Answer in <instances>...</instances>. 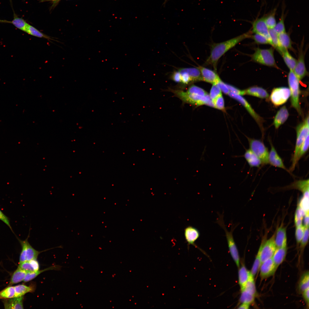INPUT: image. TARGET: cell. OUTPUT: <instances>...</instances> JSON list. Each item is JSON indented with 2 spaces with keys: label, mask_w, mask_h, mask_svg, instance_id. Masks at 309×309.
I'll use <instances>...</instances> for the list:
<instances>
[{
  "label": "cell",
  "mask_w": 309,
  "mask_h": 309,
  "mask_svg": "<svg viewBox=\"0 0 309 309\" xmlns=\"http://www.w3.org/2000/svg\"><path fill=\"white\" fill-rule=\"evenodd\" d=\"M303 40L302 41L298 50V60L293 71L299 80H301L308 74L305 63V52L303 50Z\"/></svg>",
  "instance_id": "obj_12"
},
{
  "label": "cell",
  "mask_w": 309,
  "mask_h": 309,
  "mask_svg": "<svg viewBox=\"0 0 309 309\" xmlns=\"http://www.w3.org/2000/svg\"><path fill=\"white\" fill-rule=\"evenodd\" d=\"M171 78L175 82L180 84L181 80V74L178 71H174L172 73Z\"/></svg>",
  "instance_id": "obj_54"
},
{
  "label": "cell",
  "mask_w": 309,
  "mask_h": 309,
  "mask_svg": "<svg viewBox=\"0 0 309 309\" xmlns=\"http://www.w3.org/2000/svg\"><path fill=\"white\" fill-rule=\"evenodd\" d=\"M280 54L290 70L293 71L296 64L297 60L291 56L287 49H283Z\"/></svg>",
  "instance_id": "obj_28"
},
{
  "label": "cell",
  "mask_w": 309,
  "mask_h": 309,
  "mask_svg": "<svg viewBox=\"0 0 309 309\" xmlns=\"http://www.w3.org/2000/svg\"><path fill=\"white\" fill-rule=\"evenodd\" d=\"M15 290V297L23 296L28 292H31L34 290V288L32 286H27L24 284H19L14 286Z\"/></svg>",
  "instance_id": "obj_32"
},
{
  "label": "cell",
  "mask_w": 309,
  "mask_h": 309,
  "mask_svg": "<svg viewBox=\"0 0 309 309\" xmlns=\"http://www.w3.org/2000/svg\"><path fill=\"white\" fill-rule=\"evenodd\" d=\"M274 241L276 248L287 247L286 229L282 225L275 234Z\"/></svg>",
  "instance_id": "obj_18"
},
{
  "label": "cell",
  "mask_w": 309,
  "mask_h": 309,
  "mask_svg": "<svg viewBox=\"0 0 309 309\" xmlns=\"http://www.w3.org/2000/svg\"><path fill=\"white\" fill-rule=\"evenodd\" d=\"M284 9H282L281 17L279 21L276 24L274 29L279 34L286 31L284 25L285 15L284 14Z\"/></svg>",
  "instance_id": "obj_42"
},
{
  "label": "cell",
  "mask_w": 309,
  "mask_h": 309,
  "mask_svg": "<svg viewBox=\"0 0 309 309\" xmlns=\"http://www.w3.org/2000/svg\"><path fill=\"white\" fill-rule=\"evenodd\" d=\"M23 296L14 297L3 301L5 309H23Z\"/></svg>",
  "instance_id": "obj_20"
},
{
  "label": "cell",
  "mask_w": 309,
  "mask_h": 309,
  "mask_svg": "<svg viewBox=\"0 0 309 309\" xmlns=\"http://www.w3.org/2000/svg\"><path fill=\"white\" fill-rule=\"evenodd\" d=\"M288 82L290 92L292 106L300 114L302 112L299 100L300 90V80L293 71L290 70L288 75Z\"/></svg>",
  "instance_id": "obj_5"
},
{
  "label": "cell",
  "mask_w": 309,
  "mask_h": 309,
  "mask_svg": "<svg viewBox=\"0 0 309 309\" xmlns=\"http://www.w3.org/2000/svg\"><path fill=\"white\" fill-rule=\"evenodd\" d=\"M287 251V247L276 248L272 258L277 268L285 259Z\"/></svg>",
  "instance_id": "obj_25"
},
{
  "label": "cell",
  "mask_w": 309,
  "mask_h": 309,
  "mask_svg": "<svg viewBox=\"0 0 309 309\" xmlns=\"http://www.w3.org/2000/svg\"><path fill=\"white\" fill-rule=\"evenodd\" d=\"M0 220L6 224L10 229L11 231L14 233L11 227L9 218L6 216L0 209Z\"/></svg>",
  "instance_id": "obj_51"
},
{
  "label": "cell",
  "mask_w": 309,
  "mask_h": 309,
  "mask_svg": "<svg viewBox=\"0 0 309 309\" xmlns=\"http://www.w3.org/2000/svg\"><path fill=\"white\" fill-rule=\"evenodd\" d=\"M243 290L246 291L255 296L256 295L257 292L254 277L252 276L251 272L245 288Z\"/></svg>",
  "instance_id": "obj_35"
},
{
  "label": "cell",
  "mask_w": 309,
  "mask_h": 309,
  "mask_svg": "<svg viewBox=\"0 0 309 309\" xmlns=\"http://www.w3.org/2000/svg\"><path fill=\"white\" fill-rule=\"evenodd\" d=\"M230 97L236 100L246 109L259 125L262 132L264 131L263 126V119L256 112L247 101L241 95L233 93L230 92L228 94Z\"/></svg>",
  "instance_id": "obj_11"
},
{
  "label": "cell",
  "mask_w": 309,
  "mask_h": 309,
  "mask_svg": "<svg viewBox=\"0 0 309 309\" xmlns=\"http://www.w3.org/2000/svg\"><path fill=\"white\" fill-rule=\"evenodd\" d=\"M11 22L16 27L24 32L28 24L23 19L17 17H14Z\"/></svg>",
  "instance_id": "obj_43"
},
{
  "label": "cell",
  "mask_w": 309,
  "mask_h": 309,
  "mask_svg": "<svg viewBox=\"0 0 309 309\" xmlns=\"http://www.w3.org/2000/svg\"><path fill=\"white\" fill-rule=\"evenodd\" d=\"M251 33V31L248 32L227 41L213 44L211 46L210 54L205 65H211L216 69L217 62L221 57L243 40L250 38Z\"/></svg>",
  "instance_id": "obj_1"
},
{
  "label": "cell",
  "mask_w": 309,
  "mask_h": 309,
  "mask_svg": "<svg viewBox=\"0 0 309 309\" xmlns=\"http://www.w3.org/2000/svg\"><path fill=\"white\" fill-rule=\"evenodd\" d=\"M309 239V227H305L303 237L300 242V250L302 253L304 248L306 245Z\"/></svg>",
  "instance_id": "obj_47"
},
{
  "label": "cell",
  "mask_w": 309,
  "mask_h": 309,
  "mask_svg": "<svg viewBox=\"0 0 309 309\" xmlns=\"http://www.w3.org/2000/svg\"><path fill=\"white\" fill-rule=\"evenodd\" d=\"M252 25L251 32L264 36L268 40L272 45L269 29L265 22L264 17L257 19L252 22Z\"/></svg>",
  "instance_id": "obj_13"
},
{
  "label": "cell",
  "mask_w": 309,
  "mask_h": 309,
  "mask_svg": "<svg viewBox=\"0 0 309 309\" xmlns=\"http://www.w3.org/2000/svg\"><path fill=\"white\" fill-rule=\"evenodd\" d=\"M288 188L298 189L301 191L302 193L309 191V180L296 181Z\"/></svg>",
  "instance_id": "obj_29"
},
{
  "label": "cell",
  "mask_w": 309,
  "mask_h": 309,
  "mask_svg": "<svg viewBox=\"0 0 309 309\" xmlns=\"http://www.w3.org/2000/svg\"><path fill=\"white\" fill-rule=\"evenodd\" d=\"M15 296L14 286H9L0 291V299L11 298L14 297Z\"/></svg>",
  "instance_id": "obj_37"
},
{
  "label": "cell",
  "mask_w": 309,
  "mask_h": 309,
  "mask_svg": "<svg viewBox=\"0 0 309 309\" xmlns=\"http://www.w3.org/2000/svg\"><path fill=\"white\" fill-rule=\"evenodd\" d=\"M18 268L27 272H35L29 261H25L19 264Z\"/></svg>",
  "instance_id": "obj_50"
},
{
  "label": "cell",
  "mask_w": 309,
  "mask_h": 309,
  "mask_svg": "<svg viewBox=\"0 0 309 309\" xmlns=\"http://www.w3.org/2000/svg\"><path fill=\"white\" fill-rule=\"evenodd\" d=\"M309 142L308 134L300 147L294 161L292 163L289 169V172H292L294 171L299 160L306 153L309 148Z\"/></svg>",
  "instance_id": "obj_22"
},
{
  "label": "cell",
  "mask_w": 309,
  "mask_h": 309,
  "mask_svg": "<svg viewBox=\"0 0 309 309\" xmlns=\"http://www.w3.org/2000/svg\"><path fill=\"white\" fill-rule=\"evenodd\" d=\"M274 48L272 47L267 49L256 48L251 56V60L262 65L279 69L274 59Z\"/></svg>",
  "instance_id": "obj_4"
},
{
  "label": "cell",
  "mask_w": 309,
  "mask_h": 309,
  "mask_svg": "<svg viewBox=\"0 0 309 309\" xmlns=\"http://www.w3.org/2000/svg\"><path fill=\"white\" fill-rule=\"evenodd\" d=\"M278 39L280 48L294 51L292 46V42L288 33L285 32L279 34Z\"/></svg>",
  "instance_id": "obj_24"
},
{
  "label": "cell",
  "mask_w": 309,
  "mask_h": 309,
  "mask_svg": "<svg viewBox=\"0 0 309 309\" xmlns=\"http://www.w3.org/2000/svg\"><path fill=\"white\" fill-rule=\"evenodd\" d=\"M238 270V282L241 290H243L248 279L250 271L247 269L243 265H242Z\"/></svg>",
  "instance_id": "obj_26"
},
{
  "label": "cell",
  "mask_w": 309,
  "mask_h": 309,
  "mask_svg": "<svg viewBox=\"0 0 309 309\" xmlns=\"http://www.w3.org/2000/svg\"><path fill=\"white\" fill-rule=\"evenodd\" d=\"M269 33L270 36L272 46L275 48L279 53L282 49L280 46L278 39V34L274 28L269 29Z\"/></svg>",
  "instance_id": "obj_38"
},
{
  "label": "cell",
  "mask_w": 309,
  "mask_h": 309,
  "mask_svg": "<svg viewBox=\"0 0 309 309\" xmlns=\"http://www.w3.org/2000/svg\"><path fill=\"white\" fill-rule=\"evenodd\" d=\"M296 139L295 148L292 159V163L294 161L300 148L307 135L309 134L308 116L304 121L299 124L296 128Z\"/></svg>",
  "instance_id": "obj_8"
},
{
  "label": "cell",
  "mask_w": 309,
  "mask_h": 309,
  "mask_svg": "<svg viewBox=\"0 0 309 309\" xmlns=\"http://www.w3.org/2000/svg\"><path fill=\"white\" fill-rule=\"evenodd\" d=\"M223 217V214H218L216 222L223 229L225 232L229 251L237 266L239 268L240 267V258L239 252L233 235V231L236 226H232L230 231H229L225 224Z\"/></svg>",
  "instance_id": "obj_3"
},
{
  "label": "cell",
  "mask_w": 309,
  "mask_h": 309,
  "mask_svg": "<svg viewBox=\"0 0 309 309\" xmlns=\"http://www.w3.org/2000/svg\"><path fill=\"white\" fill-rule=\"evenodd\" d=\"M304 218V226L306 227H309V212L306 214Z\"/></svg>",
  "instance_id": "obj_57"
},
{
  "label": "cell",
  "mask_w": 309,
  "mask_h": 309,
  "mask_svg": "<svg viewBox=\"0 0 309 309\" xmlns=\"http://www.w3.org/2000/svg\"><path fill=\"white\" fill-rule=\"evenodd\" d=\"M35 272L39 270V263L37 260H32L29 261Z\"/></svg>",
  "instance_id": "obj_56"
},
{
  "label": "cell",
  "mask_w": 309,
  "mask_h": 309,
  "mask_svg": "<svg viewBox=\"0 0 309 309\" xmlns=\"http://www.w3.org/2000/svg\"><path fill=\"white\" fill-rule=\"evenodd\" d=\"M214 108L218 109L224 111V101L222 94L217 97L213 101Z\"/></svg>",
  "instance_id": "obj_46"
},
{
  "label": "cell",
  "mask_w": 309,
  "mask_h": 309,
  "mask_svg": "<svg viewBox=\"0 0 309 309\" xmlns=\"http://www.w3.org/2000/svg\"><path fill=\"white\" fill-rule=\"evenodd\" d=\"M250 38L253 39L254 42L257 44L271 45L270 42L267 38L260 34L255 33L254 35H251Z\"/></svg>",
  "instance_id": "obj_45"
},
{
  "label": "cell",
  "mask_w": 309,
  "mask_h": 309,
  "mask_svg": "<svg viewBox=\"0 0 309 309\" xmlns=\"http://www.w3.org/2000/svg\"><path fill=\"white\" fill-rule=\"evenodd\" d=\"M186 91L189 93L201 96H205L208 94L203 89L194 85L189 86Z\"/></svg>",
  "instance_id": "obj_44"
},
{
  "label": "cell",
  "mask_w": 309,
  "mask_h": 309,
  "mask_svg": "<svg viewBox=\"0 0 309 309\" xmlns=\"http://www.w3.org/2000/svg\"><path fill=\"white\" fill-rule=\"evenodd\" d=\"M289 114L285 106H283L278 111L274 120V124L276 128H278L288 119Z\"/></svg>",
  "instance_id": "obj_19"
},
{
  "label": "cell",
  "mask_w": 309,
  "mask_h": 309,
  "mask_svg": "<svg viewBox=\"0 0 309 309\" xmlns=\"http://www.w3.org/2000/svg\"><path fill=\"white\" fill-rule=\"evenodd\" d=\"M60 268L59 266H53L41 270H38L35 272H27L23 281L25 282H28L35 278L39 274L43 272L49 270H59Z\"/></svg>",
  "instance_id": "obj_31"
},
{
  "label": "cell",
  "mask_w": 309,
  "mask_h": 309,
  "mask_svg": "<svg viewBox=\"0 0 309 309\" xmlns=\"http://www.w3.org/2000/svg\"><path fill=\"white\" fill-rule=\"evenodd\" d=\"M226 84L230 92L235 94L241 96L245 95L244 90H241L232 85L227 84Z\"/></svg>",
  "instance_id": "obj_53"
},
{
  "label": "cell",
  "mask_w": 309,
  "mask_h": 309,
  "mask_svg": "<svg viewBox=\"0 0 309 309\" xmlns=\"http://www.w3.org/2000/svg\"><path fill=\"white\" fill-rule=\"evenodd\" d=\"M309 273L308 271L306 272L302 275L300 278L298 288L299 291L301 293L309 288Z\"/></svg>",
  "instance_id": "obj_34"
},
{
  "label": "cell",
  "mask_w": 309,
  "mask_h": 309,
  "mask_svg": "<svg viewBox=\"0 0 309 309\" xmlns=\"http://www.w3.org/2000/svg\"><path fill=\"white\" fill-rule=\"evenodd\" d=\"M306 213L309 212V191L303 193L298 205Z\"/></svg>",
  "instance_id": "obj_41"
},
{
  "label": "cell",
  "mask_w": 309,
  "mask_h": 309,
  "mask_svg": "<svg viewBox=\"0 0 309 309\" xmlns=\"http://www.w3.org/2000/svg\"><path fill=\"white\" fill-rule=\"evenodd\" d=\"M179 72H184L188 74L191 78L193 82L202 81L200 72L197 68H180L178 69Z\"/></svg>",
  "instance_id": "obj_27"
},
{
  "label": "cell",
  "mask_w": 309,
  "mask_h": 309,
  "mask_svg": "<svg viewBox=\"0 0 309 309\" xmlns=\"http://www.w3.org/2000/svg\"><path fill=\"white\" fill-rule=\"evenodd\" d=\"M29 232L30 231L27 238L24 240H21L17 237L21 247V250L19 257V264L25 261H29L32 260H37L38 255L40 253L49 249L39 251L33 248L28 241L30 236Z\"/></svg>",
  "instance_id": "obj_6"
},
{
  "label": "cell",
  "mask_w": 309,
  "mask_h": 309,
  "mask_svg": "<svg viewBox=\"0 0 309 309\" xmlns=\"http://www.w3.org/2000/svg\"><path fill=\"white\" fill-rule=\"evenodd\" d=\"M309 288L303 292L302 293V296L306 304L307 307L309 308Z\"/></svg>",
  "instance_id": "obj_55"
},
{
  "label": "cell",
  "mask_w": 309,
  "mask_h": 309,
  "mask_svg": "<svg viewBox=\"0 0 309 309\" xmlns=\"http://www.w3.org/2000/svg\"><path fill=\"white\" fill-rule=\"evenodd\" d=\"M275 234L269 239L262 243L259 250L260 252L261 264L266 260L272 258L276 249L275 243Z\"/></svg>",
  "instance_id": "obj_10"
},
{
  "label": "cell",
  "mask_w": 309,
  "mask_h": 309,
  "mask_svg": "<svg viewBox=\"0 0 309 309\" xmlns=\"http://www.w3.org/2000/svg\"><path fill=\"white\" fill-rule=\"evenodd\" d=\"M221 94V91L217 85L216 84H213L209 95L213 102L217 97Z\"/></svg>",
  "instance_id": "obj_49"
},
{
  "label": "cell",
  "mask_w": 309,
  "mask_h": 309,
  "mask_svg": "<svg viewBox=\"0 0 309 309\" xmlns=\"http://www.w3.org/2000/svg\"><path fill=\"white\" fill-rule=\"evenodd\" d=\"M296 227L295 237L297 244L298 245L300 243L303 237L305 227L304 225H302Z\"/></svg>",
  "instance_id": "obj_48"
},
{
  "label": "cell",
  "mask_w": 309,
  "mask_h": 309,
  "mask_svg": "<svg viewBox=\"0 0 309 309\" xmlns=\"http://www.w3.org/2000/svg\"><path fill=\"white\" fill-rule=\"evenodd\" d=\"M241 293L239 301L240 303L251 304L254 301L255 296L245 290L241 291Z\"/></svg>",
  "instance_id": "obj_36"
},
{
  "label": "cell",
  "mask_w": 309,
  "mask_h": 309,
  "mask_svg": "<svg viewBox=\"0 0 309 309\" xmlns=\"http://www.w3.org/2000/svg\"><path fill=\"white\" fill-rule=\"evenodd\" d=\"M27 272L26 271L18 268L12 275L9 285L11 286L23 281Z\"/></svg>",
  "instance_id": "obj_30"
},
{
  "label": "cell",
  "mask_w": 309,
  "mask_h": 309,
  "mask_svg": "<svg viewBox=\"0 0 309 309\" xmlns=\"http://www.w3.org/2000/svg\"><path fill=\"white\" fill-rule=\"evenodd\" d=\"M243 156L251 167H259L262 165L260 159L249 148L246 150Z\"/></svg>",
  "instance_id": "obj_23"
},
{
  "label": "cell",
  "mask_w": 309,
  "mask_h": 309,
  "mask_svg": "<svg viewBox=\"0 0 309 309\" xmlns=\"http://www.w3.org/2000/svg\"><path fill=\"white\" fill-rule=\"evenodd\" d=\"M31 35L39 38H44L49 40H54L49 36L39 31L33 26L28 24L25 31Z\"/></svg>",
  "instance_id": "obj_33"
},
{
  "label": "cell",
  "mask_w": 309,
  "mask_h": 309,
  "mask_svg": "<svg viewBox=\"0 0 309 309\" xmlns=\"http://www.w3.org/2000/svg\"><path fill=\"white\" fill-rule=\"evenodd\" d=\"M270 144L271 149L269 154V164L273 166L288 171L272 143L271 142Z\"/></svg>",
  "instance_id": "obj_17"
},
{
  "label": "cell",
  "mask_w": 309,
  "mask_h": 309,
  "mask_svg": "<svg viewBox=\"0 0 309 309\" xmlns=\"http://www.w3.org/2000/svg\"><path fill=\"white\" fill-rule=\"evenodd\" d=\"M277 269L272 258L262 263L259 268L261 279H266L274 275Z\"/></svg>",
  "instance_id": "obj_14"
},
{
  "label": "cell",
  "mask_w": 309,
  "mask_h": 309,
  "mask_svg": "<svg viewBox=\"0 0 309 309\" xmlns=\"http://www.w3.org/2000/svg\"><path fill=\"white\" fill-rule=\"evenodd\" d=\"M306 213L298 206L295 213V223L296 227L302 225L303 218Z\"/></svg>",
  "instance_id": "obj_40"
},
{
  "label": "cell",
  "mask_w": 309,
  "mask_h": 309,
  "mask_svg": "<svg viewBox=\"0 0 309 309\" xmlns=\"http://www.w3.org/2000/svg\"><path fill=\"white\" fill-rule=\"evenodd\" d=\"M60 0H47L48 1H51L53 2V3H57L58 2L60 1Z\"/></svg>",
  "instance_id": "obj_59"
},
{
  "label": "cell",
  "mask_w": 309,
  "mask_h": 309,
  "mask_svg": "<svg viewBox=\"0 0 309 309\" xmlns=\"http://www.w3.org/2000/svg\"><path fill=\"white\" fill-rule=\"evenodd\" d=\"M168 0H165L164 3L165 4Z\"/></svg>",
  "instance_id": "obj_60"
},
{
  "label": "cell",
  "mask_w": 309,
  "mask_h": 309,
  "mask_svg": "<svg viewBox=\"0 0 309 309\" xmlns=\"http://www.w3.org/2000/svg\"><path fill=\"white\" fill-rule=\"evenodd\" d=\"M200 235L199 231L196 228L191 226L185 228L184 229V236L188 243V247L190 245H192L199 249L195 243L199 238Z\"/></svg>",
  "instance_id": "obj_16"
},
{
  "label": "cell",
  "mask_w": 309,
  "mask_h": 309,
  "mask_svg": "<svg viewBox=\"0 0 309 309\" xmlns=\"http://www.w3.org/2000/svg\"><path fill=\"white\" fill-rule=\"evenodd\" d=\"M168 91L172 92L175 96L179 98L182 101L183 105L188 104L197 107L205 105L214 108L213 102L208 94L201 96L189 93L183 90L170 88L168 89Z\"/></svg>",
  "instance_id": "obj_2"
},
{
  "label": "cell",
  "mask_w": 309,
  "mask_h": 309,
  "mask_svg": "<svg viewBox=\"0 0 309 309\" xmlns=\"http://www.w3.org/2000/svg\"><path fill=\"white\" fill-rule=\"evenodd\" d=\"M276 10V9H274L270 14L264 17L265 22L269 29L274 28L276 24L275 17Z\"/></svg>",
  "instance_id": "obj_39"
},
{
  "label": "cell",
  "mask_w": 309,
  "mask_h": 309,
  "mask_svg": "<svg viewBox=\"0 0 309 309\" xmlns=\"http://www.w3.org/2000/svg\"><path fill=\"white\" fill-rule=\"evenodd\" d=\"M245 95L247 94L261 98H268L269 95L267 91L262 87L254 86L244 90Z\"/></svg>",
  "instance_id": "obj_21"
},
{
  "label": "cell",
  "mask_w": 309,
  "mask_h": 309,
  "mask_svg": "<svg viewBox=\"0 0 309 309\" xmlns=\"http://www.w3.org/2000/svg\"><path fill=\"white\" fill-rule=\"evenodd\" d=\"M197 68L201 73L202 81L213 84H217L221 80L215 71L201 66Z\"/></svg>",
  "instance_id": "obj_15"
},
{
  "label": "cell",
  "mask_w": 309,
  "mask_h": 309,
  "mask_svg": "<svg viewBox=\"0 0 309 309\" xmlns=\"http://www.w3.org/2000/svg\"><path fill=\"white\" fill-rule=\"evenodd\" d=\"M249 149L261 160L262 165L269 164L268 149L263 142L260 140L251 138L248 137Z\"/></svg>",
  "instance_id": "obj_7"
},
{
  "label": "cell",
  "mask_w": 309,
  "mask_h": 309,
  "mask_svg": "<svg viewBox=\"0 0 309 309\" xmlns=\"http://www.w3.org/2000/svg\"><path fill=\"white\" fill-rule=\"evenodd\" d=\"M290 96V92L288 88L279 87L272 90L270 99L274 105L278 106L286 102Z\"/></svg>",
  "instance_id": "obj_9"
},
{
  "label": "cell",
  "mask_w": 309,
  "mask_h": 309,
  "mask_svg": "<svg viewBox=\"0 0 309 309\" xmlns=\"http://www.w3.org/2000/svg\"><path fill=\"white\" fill-rule=\"evenodd\" d=\"M250 304L245 303H242L237 308L238 309H247L249 308Z\"/></svg>",
  "instance_id": "obj_58"
},
{
  "label": "cell",
  "mask_w": 309,
  "mask_h": 309,
  "mask_svg": "<svg viewBox=\"0 0 309 309\" xmlns=\"http://www.w3.org/2000/svg\"><path fill=\"white\" fill-rule=\"evenodd\" d=\"M216 84L221 92L225 94H228L230 91L226 84L221 80Z\"/></svg>",
  "instance_id": "obj_52"
}]
</instances>
